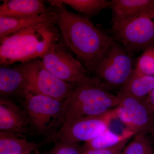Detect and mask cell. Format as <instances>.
<instances>
[{"instance_id": "cell-1", "label": "cell", "mask_w": 154, "mask_h": 154, "mask_svg": "<svg viewBox=\"0 0 154 154\" xmlns=\"http://www.w3.org/2000/svg\"><path fill=\"white\" fill-rule=\"evenodd\" d=\"M48 2L53 7L56 25L67 47L88 73L93 72L115 41L113 36L97 28L89 17L69 11L66 5L56 0Z\"/></svg>"}, {"instance_id": "cell-2", "label": "cell", "mask_w": 154, "mask_h": 154, "mask_svg": "<svg viewBox=\"0 0 154 154\" xmlns=\"http://www.w3.org/2000/svg\"><path fill=\"white\" fill-rule=\"evenodd\" d=\"M56 22L41 23L0 40V65H13L42 58L58 41Z\"/></svg>"}, {"instance_id": "cell-3", "label": "cell", "mask_w": 154, "mask_h": 154, "mask_svg": "<svg viewBox=\"0 0 154 154\" xmlns=\"http://www.w3.org/2000/svg\"><path fill=\"white\" fill-rule=\"evenodd\" d=\"M119 102L117 96L111 94L98 79L89 76L85 81L77 83L65 99L64 123L101 115L114 109Z\"/></svg>"}, {"instance_id": "cell-4", "label": "cell", "mask_w": 154, "mask_h": 154, "mask_svg": "<svg viewBox=\"0 0 154 154\" xmlns=\"http://www.w3.org/2000/svg\"><path fill=\"white\" fill-rule=\"evenodd\" d=\"M25 109L35 134L53 142L64 121L65 100L44 95L27 93L22 99Z\"/></svg>"}, {"instance_id": "cell-5", "label": "cell", "mask_w": 154, "mask_h": 154, "mask_svg": "<svg viewBox=\"0 0 154 154\" xmlns=\"http://www.w3.org/2000/svg\"><path fill=\"white\" fill-rule=\"evenodd\" d=\"M111 31L114 40L133 54L143 51L154 43V8L111 25Z\"/></svg>"}, {"instance_id": "cell-6", "label": "cell", "mask_w": 154, "mask_h": 154, "mask_svg": "<svg viewBox=\"0 0 154 154\" xmlns=\"http://www.w3.org/2000/svg\"><path fill=\"white\" fill-rule=\"evenodd\" d=\"M133 54L115 41L105 57L97 64L93 72L109 91L120 89L134 69Z\"/></svg>"}, {"instance_id": "cell-7", "label": "cell", "mask_w": 154, "mask_h": 154, "mask_svg": "<svg viewBox=\"0 0 154 154\" xmlns=\"http://www.w3.org/2000/svg\"><path fill=\"white\" fill-rule=\"evenodd\" d=\"M14 65L25 75L28 82V93L65 100L77 83L60 79L45 68L39 58Z\"/></svg>"}, {"instance_id": "cell-8", "label": "cell", "mask_w": 154, "mask_h": 154, "mask_svg": "<svg viewBox=\"0 0 154 154\" xmlns=\"http://www.w3.org/2000/svg\"><path fill=\"white\" fill-rule=\"evenodd\" d=\"M116 118L113 109L101 115L65 122L57 133L53 142L79 144L88 141L109 129L110 122Z\"/></svg>"}, {"instance_id": "cell-9", "label": "cell", "mask_w": 154, "mask_h": 154, "mask_svg": "<svg viewBox=\"0 0 154 154\" xmlns=\"http://www.w3.org/2000/svg\"><path fill=\"white\" fill-rule=\"evenodd\" d=\"M41 61L48 71L67 82H80L89 77L84 65L67 52L58 41L51 46Z\"/></svg>"}, {"instance_id": "cell-10", "label": "cell", "mask_w": 154, "mask_h": 154, "mask_svg": "<svg viewBox=\"0 0 154 154\" xmlns=\"http://www.w3.org/2000/svg\"><path fill=\"white\" fill-rule=\"evenodd\" d=\"M119 104L114 108L116 118L136 134H147L154 124V115L144 100L118 92Z\"/></svg>"}, {"instance_id": "cell-11", "label": "cell", "mask_w": 154, "mask_h": 154, "mask_svg": "<svg viewBox=\"0 0 154 154\" xmlns=\"http://www.w3.org/2000/svg\"><path fill=\"white\" fill-rule=\"evenodd\" d=\"M0 130L24 135L35 134L25 109L5 97L0 98Z\"/></svg>"}, {"instance_id": "cell-12", "label": "cell", "mask_w": 154, "mask_h": 154, "mask_svg": "<svg viewBox=\"0 0 154 154\" xmlns=\"http://www.w3.org/2000/svg\"><path fill=\"white\" fill-rule=\"evenodd\" d=\"M28 93V82L22 72L15 65H1V97L15 96L23 99Z\"/></svg>"}, {"instance_id": "cell-13", "label": "cell", "mask_w": 154, "mask_h": 154, "mask_svg": "<svg viewBox=\"0 0 154 154\" xmlns=\"http://www.w3.org/2000/svg\"><path fill=\"white\" fill-rule=\"evenodd\" d=\"M0 6V17L20 18L51 13L53 8L39 0H7Z\"/></svg>"}, {"instance_id": "cell-14", "label": "cell", "mask_w": 154, "mask_h": 154, "mask_svg": "<svg viewBox=\"0 0 154 154\" xmlns=\"http://www.w3.org/2000/svg\"><path fill=\"white\" fill-rule=\"evenodd\" d=\"M109 8L112 11V25L154 9V0H112Z\"/></svg>"}, {"instance_id": "cell-15", "label": "cell", "mask_w": 154, "mask_h": 154, "mask_svg": "<svg viewBox=\"0 0 154 154\" xmlns=\"http://www.w3.org/2000/svg\"><path fill=\"white\" fill-rule=\"evenodd\" d=\"M56 16L54 10L51 13L33 17H0V40L11 34L38 24L56 22Z\"/></svg>"}, {"instance_id": "cell-16", "label": "cell", "mask_w": 154, "mask_h": 154, "mask_svg": "<svg viewBox=\"0 0 154 154\" xmlns=\"http://www.w3.org/2000/svg\"><path fill=\"white\" fill-rule=\"evenodd\" d=\"M29 141L24 135L0 131V154H30L38 150L43 144Z\"/></svg>"}, {"instance_id": "cell-17", "label": "cell", "mask_w": 154, "mask_h": 154, "mask_svg": "<svg viewBox=\"0 0 154 154\" xmlns=\"http://www.w3.org/2000/svg\"><path fill=\"white\" fill-rule=\"evenodd\" d=\"M154 89V76L141 74L134 69L126 83L119 92L144 100Z\"/></svg>"}, {"instance_id": "cell-18", "label": "cell", "mask_w": 154, "mask_h": 154, "mask_svg": "<svg viewBox=\"0 0 154 154\" xmlns=\"http://www.w3.org/2000/svg\"><path fill=\"white\" fill-rule=\"evenodd\" d=\"M135 133L126 128L121 134H117L108 129L93 139L86 142L81 147L82 152L88 149L107 148L117 145L123 141L131 139Z\"/></svg>"}, {"instance_id": "cell-19", "label": "cell", "mask_w": 154, "mask_h": 154, "mask_svg": "<svg viewBox=\"0 0 154 154\" xmlns=\"http://www.w3.org/2000/svg\"><path fill=\"white\" fill-rule=\"evenodd\" d=\"M60 4L67 5L79 14L90 17L99 14L104 9L109 8L110 2L106 0H56Z\"/></svg>"}, {"instance_id": "cell-20", "label": "cell", "mask_w": 154, "mask_h": 154, "mask_svg": "<svg viewBox=\"0 0 154 154\" xmlns=\"http://www.w3.org/2000/svg\"><path fill=\"white\" fill-rule=\"evenodd\" d=\"M121 154H154L151 138L147 134H138L127 145Z\"/></svg>"}, {"instance_id": "cell-21", "label": "cell", "mask_w": 154, "mask_h": 154, "mask_svg": "<svg viewBox=\"0 0 154 154\" xmlns=\"http://www.w3.org/2000/svg\"><path fill=\"white\" fill-rule=\"evenodd\" d=\"M134 69L142 74L154 76V43L144 50L137 59Z\"/></svg>"}, {"instance_id": "cell-22", "label": "cell", "mask_w": 154, "mask_h": 154, "mask_svg": "<svg viewBox=\"0 0 154 154\" xmlns=\"http://www.w3.org/2000/svg\"><path fill=\"white\" fill-rule=\"evenodd\" d=\"M52 149L47 154H81V147L79 144L56 142Z\"/></svg>"}, {"instance_id": "cell-23", "label": "cell", "mask_w": 154, "mask_h": 154, "mask_svg": "<svg viewBox=\"0 0 154 154\" xmlns=\"http://www.w3.org/2000/svg\"><path fill=\"white\" fill-rule=\"evenodd\" d=\"M130 140L123 141L121 143L111 147L87 150L82 152L81 154H121Z\"/></svg>"}, {"instance_id": "cell-24", "label": "cell", "mask_w": 154, "mask_h": 154, "mask_svg": "<svg viewBox=\"0 0 154 154\" xmlns=\"http://www.w3.org/2000/svg\"><path fill=\"white\" fill-rule=\"evenodd\" d=\"M144 101L154 115V89L146 97Z\"/></svg>"}, {"instance_id": "cell-25", "label": "cell", "mask_w": 154, "mask_h": 154, "mask_svg": "<svg viewBox=\"0 0 154 154\" xmlns=\"http://www.w3.org/2000/svg\"><path fill=\"white\" fill-rule=\"evenodd\" d=\"M149 133H150L151 134V138L153 146H154V124L152 127Z\"/></svg>"}, {"instance_id": "cell-26", "label": "cell", "mask_w": 154, "mask_h": 154, "mask_svg": "<svg viewBox=\"0 0 154 154\" xmlns=\"http://www.w3.org/2000/svg\"><path fill=\"white\" fill-rule=\"evenodd\" d=\"M30 154H45L44 153H42L40 152L38 150L35 151L31 153Z\"/></svg>"}, {"instance_id": "cell-27", "label": "cell", "mask_w": 154, "mask_h": 154, "mask_svg": "<svg viewBox=\"0 0 154 154\" xmlns=\"http://www.w3.org/2000/svg\"><path fill=\"white\" fill-rule=\"evenodd\" d=\"M153 149H154V146H153Z\"/></svg>"}]
</instances>
